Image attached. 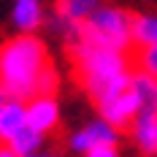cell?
I'll return each instance as SVG.
<instances>
[{
  "label": "cell",
  "mask_w": 157,
  "mask_h": 157,
  "mask_svg": "<svg viewBox=\"0 0 157 157\" xmlns=\"http://www.w3.org/2000/svg\"><path fill=\"white\" fill-rule=\"evenodd\" d=\"M71 60H73V73H76L81 90L92 98L95 106L111 95L125 92L130 87L133 63L125 52L100 49V46H90L84 41H73L71 44Z\"/></svg>",
  "instance_id": "obj_1"
},
{
  "label": "cell",
  "mask_w": 157,
  "mask_h": 157,
  "mask_svg": "<svg viewBox=\"0 0 157 157\" xmlns=\"http://www.w3.org/2000/svg\"><path fill=\"white\" fill-rule=\"evenodd\" d=\"M46 65V41L38 33H14L0 44V87L8 98L27 100L35 95V81Z\"/></svg>",
  "instance_id": "obj_2"
},
{
  "label": "cell",
  "mask_w": 157,
  "mask_h": 157,
  "mask_svg": "<svg viewBox=\"0 0 157 157\" xmlns=\"http://www.w3.org/2000/svg\"><path fill=\"white\" fill-rule=\"evenodd\" d=\"M78 41L100 49L127 52L133 46V14L119 6H98L92 14L81 22Z\"/></svg>",
  "instance_id": "obj_3"
},
{
  "label": "cell",
  "mask_w": 157,
  "mask_h": 157,
  "mask_svg": "<svg viewBox=\"0 0 157 157\" xmlns=\"http://www.w3.org/2000/svg\"><path fill=\"white\" fill-rule=\"evenodd\" d=\"M119 127H114L109 119H103V117H98L92 122H87L84 127H78L73 130L71 136H68V149L73 152V155H84V152H90L92 146H103V144H119Z\"/></svg>",
  "instance_id": "obj_4"
},
{
  "label": "cell",
  "mask_w": 157,
  "mask_h": 157,
  "mask_svg": "<svg viewBox=\"0 0 157 157\" xmlns=\"http://www.w3.org/2000/svg\"><path fill=\"white\" fill-rule=\"evenodd\" d=\"M63 122V109L54 95H33L27 98V125L38 133H54Z\"/></svg>",
  "instance_id": "obj_5"
},
{
  "label": "cell",
  "mask_w": 157,
  "mask_h": 157,
  "mask_svg": "<svg viewBox=\"0 0 157 157\" xmlns=\"http://www.w3.org/2000/svg\"><path fill=\"white\" fill-rule=\"evenodd\" d=\"M98 117L109 119L111 125L119 127V130H127L133 125V119L138 117V100L130 92V87L125 92H117L111 98H106V100H100L98 103Z\"/></svg>",
  "instance_id": "obj_6"
},
{
  "label": "cell",
  "mask_w": 157,
  "mask_h": 157,
  "mask_svg": "<svg viewBox=\"0 0 157 157\" xmlns=\"http://www.w3.org/2000/svg\"><path fill=\"white\" fill-rule=\"evenodd\" d=\"M8 22L16 33H38L46 25V6L44 0H14Z\"/></svg>",
  "instance_id": "obj_7"
},
{
  "label": "cell",
  "mask_w": 157,
  "mask_h": 157,
  "mask_svg": "<svg viewBox=\"0 0 157 157\" xmlns=\"http://www.w3.org/2000/svg\"><path fill=\"white\" fill-rule=\"evenodd\" d=\"M130 141L144 157H157V114H138L133 119Z\"/></svg>",
  "instance_id": "obj_8"
},
{
  "label": "cell",
  "mask_w": 157,
  "mask_h": 157,
  "mask_svg": "<svg viewBox=\"0 0 157 157\" xmlns=\"http://www.w3.org/2000/svg\"><path fill=\"white\" fill-rule=\"evenodd\" d=\"M130 92L138 100V114H157V78L141 68L130 73Z\"/></svg>",
  "instance_id": "obj_9"
},
{
  "label": "cell",
  "mask_w": 157,
  "mask_h": 157,
  "mask_svg": "<svg viewBox=\"0 0 157 157\" xmlns=\"http://www.w3.org/2000/svg\"><path fill=\"white\" fill-rule=\"evenodd\" d=\"M22 127H27V100L8 98L0 109V141L8 144Z\"/></svg>",
  "instance_id": "obj_10"
},
{
  "label": "cell",
  "mask_w": 157,
  "mask_h": 157,
  "mask_svg": "<svg viewBox=\"0 0 157 157\" xmlns=\"http://www.w3.org/2000/svg\"><path fill=\"white\" fill-rule=\"evenodd\" d=\"M157 44V14H133V46Z\"/></svg>",
  "instance_id": "obj_11"
},
{
  "label": "cell",
  "mask_w": 157,
  "mask_h": 157,
  "mask_svg": "<svg viewBox=\"0 0 157 157\" xmlns=\"http://www.w3.org/2000/svg\"><path fill=\"white\" fill-rule=\"evenodd\" d=\"M11 149H14L19 157L25 155H35V152H44V144H46V136L44 133H38V130H33L30 125L22 127L19 133H16L14 138H11Z\"/></svg>",
  "instance_id": "obj_12"
},
{
  "label": "cell",
  "mask_w": 157,
  "mask_h": 157,
  "mask_svg": "<svg viewBox=\"0 0 157 157\" xmlns=\"http://www.w3.org/2000/svg\"><path fill=\"white\" fill-rule=\"evenodd\" d=\"M100 3H103V0H54V11L63 14L65 19H71V22H78V25H81V22L92 14Z\"/></svg>",
  "instance_id": "obj_13"
},
{
  "label": "cell",
  "mask_w": 157,
  "mask_h": 157,
  "mask_svg": "<svg viewBox=\"0 0 157 157\" xmlns=\"http://www.w3.org/2000/svg\"><path fill=\"white\" fill-rule=\"evenodd\" d=\"M46 27L54 33L57 38H65V41H71V44L78 41V33H81V25H78V22H71V19H65V16L57 14V11L52 16H46Z\"/></svg>",
  "instance_id": "obj_14"
},
{
  "label": "cell",
  "mask_w": 157,
  "mask_h": 157,
  "mask_svg": "<svg viewBox=\"0 0 157 157\" xmlns=\"http://www.w3.org/2000/svg\"><path fill=\"white\" fill-rule=\"evenodd\" d=\"M60 90V73H57V68L49 63L44 71H41V76L35 81V95H57Z\"/></svg>",
  "instance_id": "obj_15"
},
{
  "label": "cell",
  "mask_w": 157,
  "mask_h": 157,
  "mask_svg": "<svg viewBox=\"0 0 157 157\" xmlns=\"http://www.w3.org/2000/svg\"><path fill=\"white\" fill-rule=\"evenodd\" d=\"M136 65H138L141 71H146V73H152V76L157 78V44L138 49V54H136Z\"/></svg>",
  "instance_id": "obj_16"
},
{
  "label": "cell",
  "mask_w": 157,
  "mask_h": 157,
  "mask_svg": "<svg viewBox=\"0 0 157 157\" xmlns=\"http://www.w3.org/2000/svg\"><path fill=\"white\" fill-rule=\"evenodd\" d=\"M81 157H119V149H117V144H103V146H92Z\"/></svg>",
  "instance_id": "obj_17"
},
{
  "label": "cell",
  "mask_w": 157,
  "mask_h": 157,
  "mask_svg": "<svg viewBox=\"0 0 157 157\" xmlns=\"http://www.w3.org/2000/svg\"><path fill=\"white\" fill-rule=\"evenodd\" d=\"M0 157H19V155H16L14 149H11V144L0 141Z\"/></svg>",
  "instance_id": "obj_18"
},
{
  "label": "cell",
  "mask_w": 157,
  "mask_h": 157,
  "mask_svg": "<svg viewBox=\"0 0 157 157\" xmlns=\"http://www.w3.org/2000/svg\"><path fill=\"white\" fill-rule=\"evenodd\" d=\"M6 100H8V95H6V90H3V87H0V109H3V106H6Z\"/></svg>",
  "instance_id": "obj_19"
},
{
  "label": "cell",
  "mask_w": 157,
  "mask_h": 157,
  "mask_svg": "<svg viewBox=\"0 0 157 157\" xmlns=\"http://www.w3.org/2000/svg\"><path fill=\"white\" fill-rule=\"evenodd\" d=\"M25 157H57V155H46V152H35V155H25Z\"/></svg>",
  "instance_id": "obj_20"
}]
</instances>
